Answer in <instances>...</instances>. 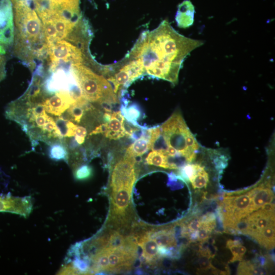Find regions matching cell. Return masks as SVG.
<instances>
[{
  "label": "cell",
  "mask_w": 275,
  "mask_h": 275,
  "mask_svg": "<svg viewBox=\"0 0 275 275\" xmlns=\"http://www.w3.org/2000/svg\"><path fill=\"white\" fill-rule=\"evenodd\" d=\"M37 13H55L68 18L78 20L82 17L80 0H33Z\"/></svg>",
  "instance_id": "obj_7"
},
{
  "label": "cell",
  "mask_w": 275,
  "mask_h": 275,
  "mask_svg": "<svg viewBox=\"0 0 275 275\" xmlns=\"http://www.w3.org/2000/svg\"><path fill=\"white\" fill-rule=\"evenodd\" d=\"M92 175V168L84 164L77 168L74 172L75 178L79 180H83L90 178Z\"/></svg>",
  "instance_id": "obj_26"
},
{
  "label": "cell",
  "mask_w": 275,
  "mask_h": 275,
  "mask_svg": "<svg viewBox=\"0 0 275 275\" xmlns=\"http://www.w3.org/2000/svg\"><path fill=\"white\" fill-rule=\"evenodd\" d=\"M70 68L83 97L99 104L105 112H113V107L118 100L108 81L85 64H72Z\"/></svg>",
  "instance_id": "obj_3"
},
{
  "label": "cell",
  "mask_w": 275,
  "mask_h": 275,
  "mask_svg": "<svg viewBox=\"0 0 275 275\" xmlns=\"http://www.w3.org/2000/svg\"><path fill=\"white\" fill-rule=\"evenodd\" d=\"M49 145L48 156L51 159L68 161L69 158L68 145L64 139L56 140Z\"/></svg>",
  "instance_id": "obj_19"
},
{
  "label": "cell",
  "mask_w": 275,
  "mask_h": 275,
  "mask_svg": "<svg viewBox=\"0 0 275 275\" xmlns=\"http://www.w3.org/2000/svg\"><path fill=\"white\" fill-rule=\"evenodd\" d=\"M195 10L189 0H184L178 5L175 16L177 25L181 28H187L193 25Z\"/></svg>",
  "instance_id": "obj_12"
},
{
  "label": "cell",
  "mask_w": 275,
  "mask_h": 275,
  "mask_svg": "<svg viewBox=\"0 0 275 275\" xmlns=\"http://www.w3.org/2000/svg\"><path fill=\"white\" fill-rule=\"evenodd\" d=\"M6 58L5 56L0 54V82L5 78Z\"/></svg>",
  "instance_id": "obj_32"
},
{
  "label": "cell",
  "mask_w": 275,
  "mask_h": 275,
  "mask_svg": "<svg viewBox=\"0 0 275 275\" xmlns=\"http://www.w3.org/2000/svg\"><path fill=\"white\" fill-rule=\"evenodd\" d=\"M88 52L65 39L57 41L47 46V61L49 71L72 64H85L91 60Z\"/></svg>",
  "instance_id": "obj_5"
},
{
  "label": "cell",
  "mask_w": 275,
  "mask_h": 275,
  "mask_svg": "<svg viewBox=\"0 0 275 275\" xmlns=\"http://www.w3.org/2000/svg\"><path fill=\"white\" fill-rule=\"evenodd\" d=\"M193 174L187 181L191 183L194 189L206 188L209 182V175L202 162L193 163Z\"/></svg>",
  "instance_id": "obj_15"
},
{
  "label": "cell",
  "mask_w": 275,
  "mask_h": 275,
  "mask_svg": "<svg viewBox=\"0 0 275 275\" xmlns=\"http://www.w3.org/2000/svg\"><path fill=\"white\" fill-rule=\"evenodd\" d=\"M135 158L124 156L114 166L111 176L112 191L127 187L132 189L136 179L134 164Z\"/></svg>",
  "instance_id": "obj_8"
},
{
  "label": "cell",
  "mask_w": 275,
  "mask_h": 275,
  "mask_svg": "<svg viewBox=\"0 0 275 275\" xmlns=\"http://www.w3.org/2000/svg\"><path fill=\"white\" fill-rule=\"evenodd\" d=\"M158 246L170 249L177 245V241L174 231L172 229H163L148 233Z\"/></svg>",
  "instance_id": "obj_16"
},
{
  "label": "cell",
  "mask_w": 275,
  "mask_h": 275,
  "mask_svg": "<svg viewBox=\"0 0 275 275\" xmlns=\"http://www.w3.org/2000/svg\"><path fill=\"white\" fill-rule=\"evenodd\" d=\"M202 223L200 218H196L191 220L188 224L187 229L190 233L198 231L201 228Z\"/></svg>",
  "instance_id": "obj_31"
},
{
  "label": "cell",
  "mask_w": 275,
  "mask_h": 275,
  "mask_svg": "<svg viewBox=\"0 0 275 275\" xmlns=\"http://www.w3.org/2000/svg\"><path fill=\"white\" fill-rule=\"evenodd\" d=\"M261 209L268 215L274 217V205L268 203L261 207Z\"/></svg>",
  "instance_id": "obj_34"
},
{
  "label": "cell",
  "mask_w": 275,
  "mask_h": 275,
  "mask_svg": "<svg viewBox=\"0 0 275 275\" xmlns=\"http://www.w3.org/2000/svg\"><path fill=\"white\" fill-rule=\"evenodd\" d=\"M20 204L22 202L18 199L11 196H0V212L19 213L21 211Z\"/></svg>",
  "instance_id": "obj_23"
},
{
  "label": "cell",
  "mask_w": 275,
  "mask_h": 275,
  "mask_svg": "<svg viewBox=\"0 0 275 275\" xmlns=\"http://www.w3.org/2000/svg\"><path fill=\"white\" fill-rule=\"evenodd\" d=\"M203 43L180 34L164 20L155 29L142 33L127 59H140L145 74L175 85L185 58Z\"/></svg>",
  "instance_id": "obj_1"
},
{
  "label": "cell",
  "mask_w": 275,
  "mask_h": 275,
  "mask_svg": "<svg viewBox=\"0 0 275 275\" xmlns=\"http://www.w3.org/2000/svg\"><path fill=\"white\" fill-rule=\"evenodd\" d=\"M146 161L149 165L170 169L168 157L161 151L152 150L146 157Z\"/></svg>",
  "instance_id": "obj_22"
},
{
  "label": "cell",
  "mask_w": 275,
  "mask_h": 275,
  "mask_svg": "<svg viewBox=\"0 0 275 275\" xmlns=\"http://www.w3.org/2000/svg\"><path fill=\"white\" fill-rule=\"evenodd\" d=\"M251 202V197L249 193L234 197V217L237 222L250 214Z\"/></svg>",
  "instance_id": "obj_18"
},
{
  "label": "cell",
  "mask_w": 275,
  "mask_h": 275,
  "mask_svg": "<svg viewBox=\"0 0 275 275\" xmlns=\"http://www.w3.org/2000/svg\"><path fill=\"white\" fill-rule=\"evenodd\" d=\"M138 243L141 247L142 255L147 262H152L160 257L158 254V244L148 233L139 238Z\"/></svg>",
  "instance_id": "obj_13"
},
{
  "label": "cell",
  "mask_w": 275,
  "mask_h": 275,
  "mask_svg": "<svg viewBox=\"0 0 275 275\" xmlns=\"http://www.w3.org/2000/svg\"><path fill=\"white\" fill-rule=\"evenodd\" d=\"M125 118L120 111L111 113V119L107 122L108 129L104 134L110 140H118L126 135L124 122Z\"/></svg>",
  "instance_id": "obj_11"
},
{
  "label": "cell",
  "mask_w": 275,
  "mask_h": 275,
  "mask_svg": "<svg viewBox=\"0 0 275 275\" xmlns=\"http://www.w3.org/2000/svg\"><path fill=\"white\" fill-rule=\"evenodd\" d=\"M108 129L107 123H104L97 126L93 130H92L90 133L89 135H92L97 134H105Z\"/></svg>",
  "instance_id": "obj_33"
},
{
  "label": "cell",
  "mask_w": 275,
  "mask_h": 275,
  "mask_svg": "<svg viewBox=\"0 0 275 275\" xmlns=\"http://www.w3.org/2000/svg\"><path fill=\"white\" fill-rule=\"evenodd\" d=\"M237 273L238 274H264L265 271L263 268L256 266L249 262H242L239 264Z\"/></svg>",
  "instance_id": "obj_25"
},
{
  "label": "cell",
  "mask_w": 275,
  "mask_h": 275,
  "mask_svg": "<svg viewBox=\"0 0 275 275\" xmlns=\"http://www.w3.org/2000/svg\"><path fill=\"white\" fill-rule=\"evenodd\" d=\"M160 128L167 146L175 148L187 163L195 159L202 146L190 131L179 111L173 113Z\"/></svg>",
  "instance_id": "obj_4"
},
{
  "label": "cell",
  "mask_w": 275,
  "mask_h": 275,
  "mask_svg": "<svg viewBox=\"0 0 275 275\" xmlns=\"http://www.w3.org/2000/svg\"><path fill=\"white\" fill-rule=\"evenodd\" d=\"M54 120L62 137L63 138L67 137L68 131V120L60 116Z\"/></svg>",
  "instance_id": "obj_27"
},
{
  "label": "cell",
  "mask_w": 275,
  "mask_h": 275,
  "mask_svg": "<svg viewBox=\"0 0 275 275\" xmlns=\"http://www.w3.org/2000/svg\"><path fill=\"white\" fill-rule=\"evenodd\" d=\"M209 258L201 256L199 260V265L200 269L205 270L210 269L212 267Z\"/></svg>",
  "instance_id": "obj_30"
},
{
  "label": "cell",
  "mask_w": 275,
  "mask_h": 275,
  "mask_svg": "<svg viewBox=\"0 0 275 275\" xmlns=\"http://www.w3.org/2000/svg\"><path fill=\"white\" fill-rule=\"evenodd\" d=\"M227 248L231 252L233 257L230 260V262H234L236 261H241L246 252V248L240 243L238 240H229L226 243Z\"/></svg>",
  "instance_id": "obj_24"
},
{
  "label": "cell",
  "mask_w": 275,
  "mask_h": 275,
  "mask_svg": "<svg viewBox=\"0 0 275 275\" xmlns=\"http://www.w3.org/2000/svg\"><path fill=\"white\" fill-rule=\"evenodd\" d=\"M254 238L266 249L268 250L273 249L274 247V221H271Z\"/></svg>",
  "instance_id": "obj_20"
},
{
  "label": "cell",
  "mask_w": 275,
  "mask_h": 275,
  "mask_svg": "<svg viewBox=\"0 0 275 275\" xmlns=\"http://www.w3.org/2000/svg\"><path fill=\"white\" fill-rule=\"evenodd\" d=\"M150 149L149 136L147 129H145L143 135L136 139L126 149L125 155L136 158L141 156Z\"/></svg>",
  "instance_id": "obj_17"
},
{
  "label": "cell",
  "mask_w": 275,
  "mask_h": 275,
  "mask_svg": "<svg viewBox=\"0 0 275 275\" xmlns=\"http://www.w3.org/2000/svg\"><path fill=\"white\" fill-rule=\"evenodd\" d=\"M121 113L126 121L134 126H139L138 120L141 116V110L139 106L135 104L124 105L121 106Z\"/></svg>",
  "instance_id": "obj_21"
},
{
  "label": "cell",
  "mask_w": 275,
  "mask_h": 275,
  "mask_svg": "<svg viewBox=\"0 0 275 275\" xmlns=\"http://www.w3.org/2000/svg\"><path fill=\"white\" fill-rule=\"evenodd\" d=\"M212 231L207 227H201L197 232V240L201 242L207 241Z\"/></svg>",
  "instance_id": "obj_29"
},
{
  "label": "cell",
  "mask_w": 275,
  "mask_h": 275,
  "mask_svg": "<svg viewBox=\"0 0 275 275\" xmlns=\"http://www.w3.org/2000/svg\"><path fill=\"white\" fill-rule=\"evenodd\" d=\"M87 134L86 129L81 126H77L74 140L78 144H82L85 142V139Z\"/></svg>",
  "instance_id": "obj_28"
},
{
  "label": "cell",
  "mask_w": 275,
  "mask_h": 275,
  "mask_svg": "<svg viewBox=\"0 0 275 275\" xmlns=\"http://www.w3.org/2000/svg\"><path fill=\"white\" fill-rule=\"evenodd\" d=\"M75 102L69 91H60L48 95L41 103L46 112L60 116Z\"/></svg>",
  "instance_id": "obj_9"
},
{
  "label": "cell",
  "mask_w": 275,
  "mask_h": 275,
  "mask_svg": "<svg viewBox=\"0 0 275 275\" xmlns=\"http://www.w3.org/2000/svg\"><path fill=\"white\" fill-rule=\"evenodd\" d=\"M14 23L11 0H0V54L5 56L12 50Z\"/></svg>",
  "instance_id": "obj_6"
},
{
  "label": "cell",
  "mask_w": 275,
  "mask_h": 275,
  "mask_svg": "<svg viewBox=\"0 0 275 275\" xmlns=\"http://www.w3.org/2000/svg\"><path fill=\"white\" fill-rule=\"evenodd\" d=\"M12 4L14 37L12 51L32 71L39 62L47 59V45L42 22L32 0H11Z\"/></svg>",
  "instance_id": "obj_2"
},
{
  "label": "cell",
  "mask_w": 275,
  "mask_h": 275,
  "mask_svg": "<svg viewBox=\"0 0 275 275\" xmlns=\"http://www.w3.org/2000/svg\"><path fill=\"white\" fill-rule=\"evenodd\" d=\"M132 189L122 187L113 191V208L116 214L124 213L130 203Z\"/></svg>",
  "instance_id": "obj_14"
},
{
  "label": "cell",
  "mask_w": 275,
  "mask_h": 275,
  "mask_svg": "<svg viewBox=\"0 0 275 275\" xmlns=\"http://www.w3.org/2000/svg\"><path fill=\"white\" fill-rule=\"evenodd\" d=\"M248 193L251 197L250 206V213L258 210L264 204L271 202L273 198V193L271 189L265 187L263 184L254 188Z\"/></svg>",
  "instance_id": "obj_10"
}]
</instances>
